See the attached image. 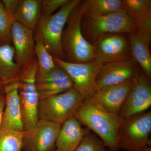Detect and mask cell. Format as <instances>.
Returning a JSON list of instances; mask_svg holds the SVG:
<instances>
[{
	"label": "cell",
	"instance_id": "cell-1",
	"mask_svg": "<svg viewBox=\"0 0 151 151\" xmlns=\"http://www.w3.org/2000/svg\"><path fill=\"white\" fill-rule=\"evenodd\" d=\"M74 117L103 141L110 150H119V129L122 119L108 113L87 99H84Z\"/></svg>",
	"mask_w": 151,
	"mask_h": 151
},
{
	"label": "cell",
	"instance_id": "cell-2",
	"mask_svg": "<svg viewBox=\"0 0 151 151\" xmlns=\"http://www.w3.org/2000/svg\"><path fill=\"white\" fill-rule=\"evenodd\" d=\"M83 13L80 0L70 12L63 32L61 47L66 62L82 63L94 60V45L86 41L81 32Z\"/></svg>",
	"mask_w": 151,
	"mask_h": 151
},
{
	"label": "cell",
	"instance_id": "cell-3",
	"mask_svg": "<svg viewBox=\"0 0 151 151\" xmlns=\"http://www.w3.org/2000/svg\"><path fill=\"white\" fill-rule=\"evenodd\" d=\"M37 63L35 56L22 68L16 79L24 131L31 129L39 118L40 101L36 85Z\"/></svg>",
	"mask_w": 151,
	"mask_h": 151
},
{
	"label": "cell",
	"instance_id": "cell-4",
	"mask_svg": "<svg viewBox=\"0 0 151 151\" xmlns=\"http://www.w3.org/2000/svg\"><path fill=\"white\" fill-rule=\"evenodd\" d=\"M81 28L83 36L92 45L100 37L107 35L129 34L136 32L124 9L114 13L102 16L83 13Z\"/></svg>",
	"mask_w": 151,
	"mask_h": 151
},
{
	"label": "cell",
	"instance_id": "cell-5",
	"mask_svg": "<svg viewBox=\"0 0 151 151\" xmlns=\"http://www.w3.org/2000/svg\"><path fill=\"white\" fill-rule=\"evenodd\" d=\"M80 0H70L55 14L40 17L34 31L40 35L45 46L53 57L64 60L61 47L63 32L70 12Z\"/></svg>",
	"mask_w": 151,
	"mask_h": 151
},
{
	"label": "cell",
	"instance_id": "cell-6",
	"mask_svg": "<svg viewBox=\"0 0 151 151\" xmlns=\"http://www.w3.org/2000/svg\"><path fill=\"white\" fill-rule=\"evenodd\" d=\"M151 111L122 119L119 129V148L127 151H146L151 146Z\"/></svg>",
	"mask_w": 151,
	"mask_h": 151
},
{
	"label": "cell",
	"instance_id": "cell-7",
	"mask_svg": "<svg viewBox=\"0 0 151 151\" xmlns=\"http://www.w3.org/2000/svg\"><path fill=\"white\" fill-rule=\"evenodd\" d=\"M84 98L74 88L40 100L38 108L39 119L62 126L74 116Z\"/></svg>",
	"mask_w": 151,
	"mask_h": 151
},
{
	"label": "cell",
	"instance_id": "cell-8",
	"mask_svg": "<svg viewBox=\"0 0 151 151\" xmlns=\"http://www.w3.org/2000/svg\"><path fill=\"white\" fill-rule=\"evenodd\" d=\"M138 65L132 87L119 113L122 119L146 112L151 105V84Z\"/></svg>",
	"mask_w": 151,
	"mask_h": 151
},
{
	"label": "cell",
	"instance_id": "cell-9",
	"mask_svg": "<svg viewBox=\"0 0 151 151\" xmlns=\"http://www.w3.org/2000/svg\"><path fill=\"white\" fill-rule=\"evenodd\" d=\"M55 62L63 69L73 82L74 88L84 99L95 89V79L102 64L94 60L82 63L66 62L53 57Z\"/></svg>",
	"mask_w": 151,
	"mask_h": 151
},
{
	"label": "cell",
	"instance_id": "cell-10",
	"mask_svg": "<svg viewBox=\"0 0 151 151\" xmlns=\"http://www.w3.org/2000/svg\"><path fill=\"white\" fill-rule=\"evenodd\" d=\"M93 45L94 60L101 64L133 59L128 34L107 35L100 37Z\"/></svg>",
	"mask_w": 151,
	"mask_h": 151
},
{
	"label": "cell",
	"instance_id": "cell-11",
	"mask_svg": "<svg viewBox=\"0 0 151 151\" xmlns=\"http://www.w3.org/2000/svg\"><path fill=\"white\" fill-rule=\"evenodd\" d=\"M61 125L39 119L34 127L24 132L22 149L24 151H54Z\"/></svg>",
	"mask_w": 151,
	"mask_h": 151
},
{
	"label": "cell",
	"instance_id": "cell-12",
	"mask_svg": "<svg viewBox=\"0 0 151 151\" xmlns=\"http://www.w3.org/2000/svg\"><path fill=\"white\" fill-rule=\"evenodd\" d=\"M138 64L133 59L118 60L102 64L95 79V89L133 81Z\"/></svg>",
	"mask_w": 151,
	"mask_h": 151
},
{
	"label": "cell",
	"instance_id": "cell-13",
	"mask_svg": "<svg viewBox=\"0 0 151 151\" xmlns=\"http://www.w3.org/2000/svg\"><path fill=\"white\" fill-rule=\"evenodd\" d=\"M134 81V80H133ZM133 81L95 89L85 99H88L108 113L119 116Z\"/></svg>",
	"mask_w": 151,
	"mask_h": 151
},
{
	"label": "cell",
	"instance_id": "cell-14",
	"mask_svg": "<svg viewBox=\"0 0 151 151\" xmlns=\"http://www.w3.org/2000/svg\"><path fill=\"white\" fill-rule=\"evenodd\" d=\"M36 85L40 100L74 88L69 76L58 65L48 73L36 74Z\"/></svg>",
	"mask_w": 151,
	"mask_h": 151
},
{
	"label": "cell",
	"instance_id": "cell-15",
	"mask_svg": "<svg viewBox=\"0 0 151 151\" xmlns=\"http://www.w3.org/2000/svg\"><path fill=\"white\" fill-rule=\"evenodd\" d=\"M11 40L16 62L22 68L35 56L34 30L15 21L12 27Z\"/></svg>",
	"mask_w": 151,
	"mask_h": 151
},
{
	"label": "cell",
	"instance_id": "cell-16",
	"mask_svg": "<svg viewBox=\"0 0 151 151\" xmlns=\"http://www.w3.org/2000/svg\"><path fill=\"white\" fill-rule=\"evenodd\" d=\"M6 102L1 128L24 132L16 80L5 86Z\"/></svg>",
	"mask_w": 151,
	"mask_h": 151
},
{
	"label": "cell",
	"instance_id": "cell-17",
	"mask_svg": "<svg viewBox=\"0 0 151 151\" xmlns=\"http://www.w3.org/2000/svg\"><path fill=\"white\" fill-rule=\"evenodd\" d=\"M125 10L136 32L151 37V0H123Z\"/></svg>",
	"mask_w": 151,
	"mask_h": 151
},
{
	"label": "cell",
	"instance_id": "cell-18",
	"mask_svg": "<svg viewBox=\"0 0 151 151\" xmlns=\"http://www.w3.org/2000/svg\"><path fill=\"white\" fill-rule=\"evenodd\" d=\"M91 131L82 124L74 116L61 126L56 142L57 151H75L84 136Z\"/></svg>",
	"mask_w": 151,
	"mask_h": 151
},
{
	"label": "cell",
	"instance_id": "cell-19",
	"mask_svg": "<svg viewBox=\"0 0 151 151\" xmlns=\"http://www.w3.org/2000/svg\"><path fill=\"white\" fill-rule=\"evenodd\" d=\"M132 58L137 63L150 80L151 79V37L135 32L128 34Z\"/></svg>",
	"mask_w": 151,
	"mask_h": 151
},
{
	"label": "cell",
	"instance_id": "cell-20",
	"mask_svg": "<svg viewBox=\"0 0 151 151\" xmlns=\"http://www.w3.org/2000/svg\"><path fill=\"white\" fill-rule=\"evenodd\" d=\"M21 69L16 62L12 45H0V77L5 84L16 80Z\"/></svg>",
	"mask_w": 151,
	"mask_h": 151
},
{
	"label": "cell",
	"instance_id": "cell-21",
	"mask_svg": "<svg viewBox=\"0 0 151 151\" xmlns=\"http://www.w3.org/2000/svg\"><path fill=\"white\" fill-rule=\"evenodd\" d=\"M40 15V0H20L14 19L26 27L34 30Z\"/></svg>",
	"mask_w": 151,
	"mask_h": 151
},
{
	"label": "cell",
	"instance_id": "cell-22",
	"mask_svg": "<svg viewBox=\"0 0 151 151\" xmlns=\"http://www.w3.org/2000/svg\"><path fill=\"white\" fill-rule=\"evenodd\" d=\"M83 12L91 15L102 16L114 13L123 9L122 0L82 1Z\"/></svg>",
	"mask_w": 151,
	"mask_h": 151
},
{
	"label": "cell",
	"instance_id": "cell-23",
	"mask_svg": "<svg viewBox=\"0 0 151 151\" xmlns=\"http://www.w3.org/2000/svg\"><path fill=\"white\" fill-rule=\"evenodd\" d=\"M35 55L37 63V74L48 73L56 67L53 56L47 50L40 35L34 31Z\"/></svg>",
	"mask_w": 151,
	"mask_h": 151
},
{
	"label": "cell",
	"instance_id": "cell-24",
	"mask_svg": "<svg viewBox=\"0 0 151 151\" xmlns=\"http://www.w3.org/2000/svg\"><path fill=\"white\" fill-rule=\"evenodd\" d=\"M24 132L0 128V151H21Z\"/></svg>",
	"mask_w": 151,
	"mask_h": 151
},
{
	"label": "cell",
	"instance_id": "cell-25",
	"mask_svg": "<svg viewBox=\"0 0 151 151\" xmlns=\"http://www.w3.org/2000/svg\"><path fill=\"white\" fill-rule=\"evenodd\" d=\"M14 19L6 11L0 1V45H12L11 34Z\"/></svg>",
	"mask_w": 151,
	"mask_h": 151
},
{
	"label": "cell",
	"instance_id": "cell-26",
	"mask_svg": "<svg viewBox=\"0 0 151 151\" xmlns=\"http://www.w3.org/2000/svg\"><path fill=\"white\" fill-rule=\"evenodd\" d=\"M75 151H109L103 141L92 132L84 136Z\"/></svg>",
	"mask_w": 151,
	"mask_h": 151
},
{
	"label": "cell",
	"instance_id": "cell-27",
	"mask_svg": "<svg viewBox=\"0 0 151 151\" xmlns=\"http://www.w3.org/2000/svg\"><path fill=\"white\" fill-rule=\"evenodd\" d=\"M70 0H40V17L52 14L53 12L69 2Z\"/></svg>",
	"mask_w": 151,
	"mask_h": 151
},
{
	"label": "cell",
	"instance_id": "cell-28",
	"mask_svg": "<svg viewBox=\"0 0 151 151\" xmlns=\"http://www.w3.org/2000/svg\"><path fill=\"white\" fill-rule=\"evenodd\" d=\"M2 2L7 12L14 19L20 0H3Z\"/></svg>",
	"mask_w": 151,
	"mask_h": 151
},
{
	"label": "cell",
	"instance_id": "cell-29",
	"mask_svg": "<svg viewBox=\"0 0 151 151\" xmlns=\"http://www.w3.org/2000/svg\"><path fill=\"white\" fill-rule=\"evenodd\" d=\"M5 95L4 94L0 97V128L1 124L2 119L3 112H4L5 105Z\"/></svg>",
	"mask_w": 151,
	"mask_h": 151
},
{
	"label": "cell",
	"instance_id": "cell-30",
	"mask_svg": "<svg viewBox=\"0 0 151 151\" xmlns=\"http://www.w3.org/2000/svg\"><path fill=\"white\" fill-rule=\"evenodd\" d=\"M5 84L2 78L0 77V95L5 94Z\"/></svg>",
	"mask_w": 151,
	"mask_h": 151
},
{
	"label": "cell",
	"instance_id": "cell-31",
	"mask_svg": "<svg viewBox=\"0 0 151 151\" xmlns=\"http://www.w3.org/2000/svg\"><path fill=\"white\" fill-rule=\"evenodd\" d=\"M109 151H119L118 150H109ZM146 151H151V147H150L148 148L146 150Z\"/></svg>",
	"mask_w": 151,
	"mask_h": 151
},
{
	"label": "cell",
	"instance_id": "cell-32",
	"mask_svg": "<svg viewBox=\"0 0 151 151\" xmlns=\"http://www.w3.org/2000/svg\"><path fill=\"white\" fill-rule=\"evenodd\" d=\"M2 95H0V97H1V96H2Z\"/></svg>",
	"mask_w": 151,
	"mask_h": 151
},
{
	"label": "cell",
	"instance_id": "cell-33",
	"mask_svg": "<svg viewBox=\"0 0 151 151\" xmlns=\"http://www.w3.org/2000/svg\"><path fill=\"white\" fill-rule=\"evenodd\" d=\"M54 151H56V150H55Z\"/></svg>",
	"mask_w": 151,
	"mask_h": 151
}]
</instances>
